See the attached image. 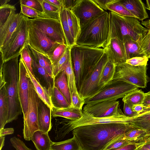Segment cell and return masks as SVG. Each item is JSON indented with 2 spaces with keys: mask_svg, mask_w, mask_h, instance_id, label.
<instances>
[{
  "mask_svg": "<svg viewBox=\"0 0 150 150\" xmlns=\"http://www.w3.org/2000/svg\"><path fill=\"white\" fill-rule=\"evenodd\" d=\"M95 67L88 78L81 84L79 93L84 100L98 93V85L103 68L108 60L106 49Z\"/></svg>",
  "mask_w": 150,
  "mask_h": 150,
  "instance_id": "obj_9",
  "label": "cell"
},
{
  "mask_svg": "<svg viewBox=\"0 0 150 150\" xmlns=\"http://www.w3.org/2000/svg\"><path fill=\"white\" fill-rule=\"evenodd\" d=\"M125 136L128 139L138 143L150 137V134L145 130L134 128L126 132Z\"/></svg>",
  "mask_w": 150,
  "mask_h": 150,
  "instance_id": "obj_37",
  "label": "cell"
},
{
  "mask_svg": "<svg viewBox=\"0 0 150 150\" xmlns=\"http://www.w3.org/2000/svg\"><path fill=\"white\" fill-rule=\"evenodd\" d=\"M140 45L145 56L150 59V34L147 33L140 42Z\"/></svg>",
  "mask_w": 150,
  "mask_h": 150,
  "instance_id": "obj_48",
  "label": "cell"
},
{
  "mask_svg": "<svg viewBox=\"0 0 150 150\" xmlns=\"http://www.w3.org/2000/svg\"><path fill=\"white\" fill-rule=\"evenodd\" d=\"M52 110L41 100L38 107V120L40 130L48 133L52 129Z\"/></svg>",
  "mask_w": 150,
  "mask_h": 150,
  "instance_id": "obj_22",
  "label": "cell"
},
{
  "mask_svg": "<svg viewBox=\"0 0 150 150\" xmlns=\"http://www.w3.org/2000/svg\"><path fill=\"white\" fill-rule=\"evenodd\" d=\"M63 8L71 10L76 4L79 0H62Z\"/></svg>",
  "mask_w": 150,
  "mask_h": 150,
  "instance_id": "obj_54",
  "label": "cell"
},
{
  "mask_svg": "<svg viewBox=\"0 0 150 150\" xmlns=\"http://www.w3.org/2000/svg\"><path fill=\"white\" fill-rule=\"evenodd\" d=\"M18 56L0 64V75L5 81L8 103L7 123L17 119L21 114L22 109L18 93L19 76Z\"/></svg>",
  "mask_w": 150,
  "mask_h": 150,
  "instance_id": "obj_3",
  "label": "cell"
},
{
  "mask_svg": "<svg viewBox=\"0 0 150 150\" xmlns=\"http://www.w3.org/2000/svg\"><path fill=\"white\" fill-rule=\"evenodd\" d=\"M144 96L145 93L138 88L126 94L123 98L122 101L132 108L136 105L143 104Z\"/></svg>",
  "mask_w": 150,
  "mask_h": 150,
  "instance_id": "obj_34",
  "label": "cell"
},
{
  "mask_svg": "<svg viewBox=\"0 0 150 150\" xmlns=\"http://www.w3.org/2000/svg\"><path fill=\"white\" fill-rule=\"evenodd\" d=\"M43 7L44 13L50 18L60 21L59 13L61 9L46 2L40 0Z\"/></svg>",
  "mask_w": 150,
  "mask_h": 150,
  "instance_id": "obj_39",
  "label": "cell"
},
{
  "mask_svg": "<svg viewBox=\"0 0 150 150\" xmlns=\"http://www.w3.org/2000/svg\"><path fill=\"white\" fill-rule=\"evenodd\" d=\"M20 57L31 74L35 77L32 67L33 61L31 52L28 44L21 50V52Z\"/></svg>",
  "mask_w": 150,
  "mask_h": 150,
  "instance_id": "obj_44",
  "label": "cell"
},
{
  "mask_svg": "<svg viewBox=\"0 0 150 150\" xmlns=\"http://www.w3.org/2000/svg\"><path fill=\"white\" fill-rule=\"evenodd\" d=\"M118 1V0H117L115 2L108 4L107 5V10L121 16L136 18L124 6L119 3Z\"/></svg>",
  "mask_w": 150,
  "mask_h": 150,
  "instance_id": "obj_40",
  "label": "cell"
},
{
  "mask_svg": "<svg viewBox=\"0 0 150 150\" xmlns=\"http://www.w3.org/2000/svg\"><path fill=\"white\" fill-rule=\"evenodd\" d=\"M149 59L146 56L138 57L127 59L126 62L131 65L137 66L147 65Z\"/></svg>",
  "mask_w": 150,
  "mask_h": 150,
  "instance_id": "obj_49",
  "label": "cell"
},
{
  "mask_svg": "<svg viewBox=\"0 0 150 150\" xmlns=\"http://www.w3.org/2000/svg\"><path fill=\"white\" fill-rule=\"evenodd\" d=\"M142 146L149 150H150V137L144 140V143Z\"/></svg>",
  "mask_w": 150,
  "mask_h": 150,
  "instance_id": "obj_60",
  "label": "cell"
},
{
  "mask_svg": "<svg viewBox=\"0 0 150 150\" xmlns=\"http://www.w3.org/2000/svg\"><path fill=\"white\" fill-rule=\"evenodd\" d=\"M67 21L72 36L76 41L80 32L81 26L79 21L71 10L66 9Z\"/></svg>",
  "mask_w": 150,
  "mask_h": 150,
  "instance_id": "obj_33",
  "label": "cell"
},
{
  "mask_svg": "<svg viewBox=\"0 0 150 150\" xmlns=\"http://www.w3.org/2000/svg\"><path fill=\"white\" fill-rule=\"evenodd\" d=\"M84 112L96 117L112 116L122 112L118 101L109 100L91 104H87L83 108Z\"/></svg>",
  "mask_w": 150,
  "mask_h": 150,
  "instance_id": "obj_12",
  "label": "cell"
},
{
  "mask_svg": "<svg viewBox=\"0 0 150 150\" xmlns=\"http://www.w3.org/2000/svg\"><path fill=\"white\" fill-rule=\"evenodd\" d=\"M80 46L82 52L83 64L81 85L94 70L103 55L104 49L102 48H95L88 46Z\"/></svg>",
  "mask_w": 150,
  "mask_h": 150,
  "instance_id": "obj_15",
  "label": "cell"
},
{
  "mask_svg": "<svg viewBox=\"0 0 150 150\" xmlns=\"http://www.w3.org/2000/svg\"></svg>",
  "mask_w": 150,
  "mask_h": 150,
  "instance_id": "obj_64",
  "label": "cell"
},
{
  "mask_svg": "<svg viewBox=\"0 0 150 150\" xmlns=\"http://www.w3.org/2000/svg\"><path fill=\"white\" fill-rule=\"evenodd\" d=\"M31 52L33 61L32 67L35 77L41 85L48 89L51 93L54 86V79L45 69L38 63L31 51Z\"/></svg>",
  "mask_w": 150,
  "mask_h": 150,
  "instance_id": "obj_21",
  "label": "cell"
},
{
  "mask_svg": "<svg viewBox=\"0 0 150 150\" xmlns=\"http://www.w3.org/2000/svg\"><path fill=\"white\" fill-rule=\"evenodd\" d=\"M10 141L12 146L16 150H32L27 147L22 140L16 137L11 138Z\"/></svg>",
  "mask_w": 150,
  "mask_h": 150,
  "instance_id": "obj_50",
  "label": "cell"
},
{
  "mask_svg": "<svg viewBox=\"0 0 150 150\" xmlns=\"http://www.w3.org/2000/svg\"><path fill=\"white\" fill-rule=\"evenodd\" d=\"M93 1L100 8L105 11L107 10V5L108 4L115 2L117 0H93Z\"/></svg>",
  "mask_w": 150,
  "mask_h": 150,
  "instance_id": "obj_53",
  "label": "cell"
},
{
  "mask_svg": "<svg viewBox=\"0 0 150 150\" xmlns=\"http://www.w3.org/2000/svg\"><path fill=\"white\" fill-rule=\"evenodd\" d=\"M25 66L28 76L39 97L48 107L52 110L53 106L51 100V92L48 89L41 84L31 74L26 65Z\"/></svg>",
  "mask_w": 150,
  "mask_h": 150,
  "instance_id": "obj_23",
  "label": "cell"
},
{
  "mask_svg": "<svg viewBox=\"0 0 150 150\" xmlns=\"http://www.w3.org/2000/svg\"><path fill=\"white\" fill-rule=\"evenodd\" d=\"M139 20L142 21L149 18L144 4L141 0H118Z\"/></svg>",
  "mask_w": 150,
  "mask_h": 150,
  "instance_id": "obj_20",
  "label": "cell"
},
{
  "mask_svg": "<svg viewBox=\"0 0 150 150\" xmlns=\"http://www.w3.org/2000/svg\"><path fill=\"white\" fill-rule=\"evenodd\" d=\"M82 110L71 108H57L53 107L52 115L53 117H63L71 120H77L82 117Z\"/></svg>",
  "mask_w": 150,
  "mask_h": 150,
  "instance_id": "obj_24",
  "label": "cell"
},
{
  "mask_svg": "<svg viewBox=\"0 0 150 150\" xmlns=\"http://www.w3.org/2000/svg\"><path fill=\"white\" fill-rule=\"evenodd\" d=\"M124 122L135 128L145 130L150 134V107L144 106L143 111L134 117L125 115Z\"/></svg>",
  "mask_w": 150,
  "mask_h": 150,
  "instance_id": "obj_19",
  "label": "cell"
},
{
  "mask_svg": "<svg viewBox=\"0 0 150 150\" xmlns=\"http://www.w3.org/2000/svg\"><path fill=\"white\" fill-rule=\"evenodd\" d=\"M109 14L110 39L117 38L124 43L132 40L139 44L148 32L136 18L121 16L111 11Z\"/></svg>",
  "mask_w": 150,
  "mask_h": 150,
  "instance_id": "obj_4",
  "label": "cell"
},
{
  "mask_svg": "<svg viewBox=\"0 0 150 150\" xmlns=\"http://www.w3.org/2000/svg\"><path fill=\"white\" fill-rule=\"evenodd\" d=\"M50 150H82L76 137H73L64 141L52 142Z\"/></svg>",
  "mask_w": 150,
  "mask_h": 150,
  "instance_id": "obj_30",
  "label": "cell"
},
{
  "mask_svg": "<svg viewBox=\"0 0 150 150\" xmlns=\"http://www.w3.org/2000/svg\"><path fill=\"white\" fill-rule=\"evenodd\" d=\"M24 16L20 13H15L11 15L0 28V51L7 44Z\"/></svg>",
  "mask_w": 150,
  "mask_h": 150,
  "instance_id": "obj_17",
  "label": "cell"
},
{
  "mask_svg": "<svg viewBox=\"0 0 150 150\" xmlns=\"http://www.w3.org/2000/svg\"><path fill=\"white\" fill-rule=\"evenodd\" d=\"M14 129L13 128H4L0 129V136H5L6 135L13 133Z\"/></svg>",
  "mask_w": 150,
  "mask_h": 150,
  "instance_id": "obj_55",
  "label": "cell"
},
{
  "mask_svg": "<svg viewBox=\"0 0 150 150\" xmlns=\"http://www.w3.org/2000/svg\"><path fill=\"white\" fill-rule=\"evenodd\" d=\"M71 47H68L61 58L52 66V72L54 79L63 70L70 57Z\"/></svg>",
  "mask_w": 150,
  "mask_h": 150,
  "instance_id": "obj_38",
  "label": "cell"
},
{
  "mask_svg": "<svg viewBox=\"0 0 150 150\" xmlns=\"http://www.w3.org/2000/svg\"><path fill=\"white\" fill-rule=\"evenodd\" d=\"M105 48L109 60L115 64L126 62L127 59L124 43L118 38H110Z\"/></svg>",
  "mask_w": 150,
  "mask_h": 150,
  "instance_id": "obj_16",
  "label": "cell"
},
{
  "mask_svg": "<svg viewBox=\"0 0 150 150\" xmlns=\"http://www.w3.org/2000/svg\"><path fill=\"white\" fill-rule=\"evenodd\" d=\"M68 47L66 44H59L48 56L51 61L52 66L63 56Z\"/></svg>",
  "mask_w": 150,
  "mask_h": 150,
  "instance_id": "obj_43",
  "label": "cell"
},
{
  "mask_svg": "<svg viewBox=\"0 0 150 150\" xmlns=\"http://www.w3.org/2000/svg\"><path fill=\"white\" fill-rule=\"evenodd\" d=\"M147 65L135 66L126 62L116 64L113 80L121 81L142 88H145L148 82Z\"/></svg>",
  "mask_w": 150,
  "mask_h": 150,
  "instance_id": "obj_6",
  "label": "cell"
},
{
  "mask_svg": "<svg viewBox=\"0 0 150 150\" xmlns=\"http://www.w3.org/2000/svg\"><path fill=\"white\" fill-rule=\"evenodd\" d=\"M59 17L66 44L68 46L71 47L76 44V41L72 36L68 25L66 9L61 8L60 12Z\"/></svg>",
  "mask_w": 150,
  "mask_h": 150,
  "instance_id": "obj_29",
  "label": "cell"
},
{
  "mask_svg": "<svg viewBox=\"0 0 150 150\" xmlns=\"http://www.w3.org/2000/svg\"><path fill=\"white\" fill-rule=\"evenodd\" d=\"M124 45L127 60L135 57L146 56L137 42L129 40L126 42Z\"/></svg>",
  "mask_w": 150,
  "mask_h": 150,
  "instance_id": "obj_32",
  "label": "cell"
},
{
  "mask_svg": "<svg viewBox=\"0 0 150 150\" xmlns=\"http://www.w3.org/2000/svg\"><path fill=\"white\" fill-rule=\"evenodd\" d=\"M54 86L63 94L70 105L71 95L68 87L66 75L64 70L55 78Z\"/></svg>",
  "mask_w": 150,
  "mask_h": 150,
  "instance_id": "obj_27",
  "label": "cell"
},
{
  "mask_svg": "<svg viewBox=\"0 0 150 150\" xmlns=\"http://www.w3.org/2000/svg\"><path fill=\"white\" fill-rule=\"evenodd\" d=\"M141 23L148 30V33L150 34V19L142 21Z\"/></svg>",
  "mask_w": 150,
  "mask_h": 150,
  "instance_id": "obj_59",
  "label": "cell"
},
{
  "mask_svg": "<svg viewBox=\"0 0 150 150\" xmlns=\"http://www.w3.org/2000/svg\"><path fill=\"white\" fill-rule=\"evenodd\" d=\"M37 150H50L52 142L48 133L40 130L36 131L31 138Z\"/></svg>",
  "mask_w": 150,
  "mask_h": 150,
  "instance_id": "obj_25",
  "label": "cell"
},
{
  "mask_svg": "<svg viewBox=\"0 0 150 150\" xmlns=\"http://www.w3.org/2000/svg\"><path fill=\"white\" fill-rule=\"evenodd\" d=\"M28 23L27 44L35 50L48 56L59 44L49 38L40 29Z\"/></svg>",
  "mask_w": 150,
  "mask_h": 150,
  "instance_id": "obj_10",
  "label": "cell"
},
{
  "mask_svg": "<svg viewBox=\"0 0 150 150\" xmlns=\"http://www.w3.org/2000/svg\"><path fill=\"white\" fill-rule=\"evenodd\" d=\"M20 4H22L31 8L42 13L44 11L40 0H20Z\"/></svg>",
  "mask_w": 150,
  "mask_h": 150,
  "instance_id": "obj_47",
  "label": "cell"
},
{
  "mask_svg": "<svg viewBox=\"0 0 150 150\" xmlns=\"http://www.w3.org/2000/svg\"><path fill=\"white\" fill-rule=\"evenodd\" d=\"M8 103L5 86L0 88V129L7 123Z\"/></svg>",
  "mask_w": 150,
  "mask_h": 150,
  "instance_id": "obj_28",
  "label": "cell"
},
{
  "mask_svg": "<svg viewBox=\"0 0 150 150\" xmlns=\"http://www.w3.org/2000/svg\"><path fill=\"white\" fill-rule=\"evenodd\" d=\"M46 2L61 9L63 8L62 0H45Z\"/></svg>",
  "mask_w": 150,
  "mask_h": 150,
  "instance_id": "obj_56",
  "label": "cell"
},
{
  "mask_svg": "<svg viewBox=\"0 0 150 150\" xmlns=\"http://www.w3.org/2000/svg\"><path fill=\"white\" fill-rule=\"evenodd\" d=\"M138 88L125 82L112 80L95 96L85 99V104H93L109 100H116L119 98H123L126 94Z\"/></svg>",
  "mask_w": 150,
  "mask_h": 150,
  "instance_id": "obj_7",
  "label": "cell"
},
{
  "mask_svg": "<svg viewBox=\"0 0 150 150\" xmlns=\"http://www.w3.org/2000/svg\"><path fill=\"white\" fill-rule=\"evenodd\" d=\"M132 108L133 110L139 114L143 110L144 106L142 104H137L134 105Z\"/></svg>",
  "mask_w": 150,
  "mask_h": 150,
  "instance_id": "obj_58",
  "label": "cell"
},
{
  "mask_svg": "<svg viewBox=\"0 0 150 150\" xmlns=\"http://www.w3.org/2000/svg\"><path fill=\"white\" fill-rule=\"evenodd\" d=\"M10 1V0H0V6L8 4V3Z\"/></svg>",
  "mask_w": 150,
  "mask_h": 150,
  "instance_id": "obj_62",
  "label": "cell"
},
{
  "mask_svg": "<svg viewBox=\"0 0 150 150\" xmlns=\"http://www.w3.org/2000/svg\"><path fill=\"white\" fill-rule=\"evenodd\" d=\"M28 18L24 16L7 44L0 51L4 63L20 55L21 50L27 44L29 28Z\"/></svg>",
  "mask_w": 150,
  "mask_h": 150,
  "instance_id": "obj_5",
  "label": "cell"
},
{
  "mask_svg": "<svg viewBox=\"0 0 150 150\" xmlns=\"http://www.w3.org/2000/svg\"><path fill=\"white\" fill-rule=\"evenodd\" d=\"M146 9L150 11V0H147L146 1Z\"/></svg>",
  "mask_w": 150,
  "mask_h": 150,
  "instance_id": "obj_63",
  "label": "cell"
},
{
  "mask_svg": "<svg viewBox=\"0 0 150 150\" xmlns=\"http://www.w3.org/2000/svg\"><path fill=\"white\" fill-rule=\"evenodd\" d=\"M123 110L125 116L129 117H134L139 114L132 109L126 103H124Z\"/></svg>",
  "mask_w": 150,
  "mask_h": 150,
  "instance_id": "obj_52",
  "label": "cell"
},
{
  "mask_svg": "<svg viewBox=\"0 0 150 150\" xmlns=\"http://www.w3.org/2000/svg\"><path fill=\"white\" fill-rule=\"evenodd\" d=\"M40 100L30 79L29 83L28 113L26 119L23 120V132L24 138L27 141L30 140L34 132L39 130L38 111Z\"/></svg>",
  "mask_w": 150,
  "mask_h": 150,
  "instance_id": "obj_8",
  "label": "cell"
},
{
  "mask_svg": "<svg viewBox=\"0 0 150 150\" xmlns=\"http://www.w3.org/2000/svg\"><path fill=\"white\" fill-rule=\"evenodd\" d=\"M29 23L42 30L52 40L61 44L66 43L64 36L59 20L50 18L30 19Z\"/></svg>",
  "mask_w": 150,
  "mask_h": 150,
  "instance_id": "obj_11",
  "label": "cell"
},
{
  "mask_svg": "<svg viewBox=\"0 0 150 150\" xmlns=\"http://www.w3.org/2000/svg\"><path fill=\"white\" fill-rule=\"evenodd\" d=\"M5 139V136H0V150H1L2 149L4 145Z\"/></svg>",
  "mask_w": 150,
  "mask_h": 150,
  "instance_id": "obj_61",
  "label": "cell"
},
{
  "mask_svg": "<svg viewBox=\"0 0 150 150\" xmlns=\"http://www.w3.org/2000/svg\"><path fill=\"white\" fill-rule=\"evenodd\" d=\"M19 66V76L18 86V93L24 120L26 119L28 113L29 83L30 79L25 65L21 57Z\"/></svg>",
  "mask_w": 150,
  "mask_h": 150,
  "instance_id": "obj_14",
  "label": "cell"
},
{
  "mask_svg": "<svg viewBox=\"0 0 150 150\" xmlns=\"http://www.w3.org/2000/svg\"><path fill=\"white\" fill-rule=\"evenodd\" d=\"M134 128L124 123L94 124L77 127L72 133L82 150H105L127 131Z\"/></svg>",
  "mask_w": 150,
  "mask_h": 150,
  "instance_id": "obj_1",
  "label": "cell"
},
{
  "mask_svg": "<svg viewBox=\"0 0 150 150\" xmlns=\"http://www.w3.org/2000/svg\"><path fill=\"white\" fill-rule=\"evenodd\" d=\"M144 140L139 142L131 143L116 149L108 150H137L144 143Z\"/></svg>",
  "mask_w": 150,
  "mask_h": 150,
  "instance_id": "obj_51",
  "label": "cell"
},
{
  "mask_svg": "<svg viewBox=\"0 0 150 150\" xmlns=\"http://www.w3.org/2000/svg\"><path fill=\"white\" fill-rule=\"evenodd\" d=\"M136 143L128 139L125 137L124 135V136L116 140L109 145L105 148V150L116 149L131 143Z\"/></svg>",
  "mask_w": 150,
  "mask_h": 150,
  "instance_id": "obj_46",
  "label": "cell"
},
{
  "mask_svg": "<svg viewBox=\"0 0 150 150\" xmlns=\"http://www.w3.org/2000/svg\"><path fill=\"white\" fill-rule=\"evenodd\" d=\"M143 105L145 107H150V91L147 93H145Z\"/></svg>",
  "mask_w": 150,
  "mask_h": 150,
  "instance_id": "obj_57",
  "label": "cell"
},
{
  "mask_svg": "<svg viewBox=\"0 0 150 150\" xmlns=\"http://www.w3.org/2000/svg\"><path fill=\"white\" fill-rule=\"evenodd\" d=\"M51 96L53 107L62 108L70 106L64 96L54 86L52 89Z\"/></svg>",
  "mask_w": 150,
  "mask_h": 150,
  "instance_id": "obj_36",
  "label": "cell"
},
{
  "mask_svg": "<svg viewBox=\"0 0 150 150\" xmlns=\"http://www.w3.org/2000/svg\"><path fill=\"white\" fill-rule=\"evenodd\" d=\"M20 6L21 9L19 13L28 17L33 18H50L45 13L40 12L27 6L22 4H20Z\"/></svg>",
  "mask_w": 150,
  "mask_h": 150,
  "instance_id": "obj_42",
  "label": "cell"
},
{
  "mask_svg": "<svg viewBox=\"0 0 150 150\" xmlns=\"http://www.w3.org/2000/svg\"><path fill=\"white\" fill-rule=\"evenodd\" d=\"M110 40L109 14L105 11L81 26L76 44L104 49Z\"/></svg>",
  "mask_w": 150,
  "mask_h": 150,
  "instance_id": "obj_2",
  "label": "cell"
},
{
  "mask_svg": "<svg viewBox=\"0 0 150 150\" xmlns=\"http://www.w3.org/2000/svg\"><path fill=\"white\" fill-rule=\"evenodd\" d=\"M35 59L38 63L45 69L54 79L52 72V66L51 61L48 57L35 50L28 44Z\"/></svg>",
  "mask_w": 150,
  "mask_h": 150,
  "instance_id": "obj_31",
  "label": "cell"
},
{
  "mask_svg": "<svg viewBox=\"0 0 150 150\" xmlns=\"http://www.w3.org/2000/svg\"><path fill=\"white\" fill-rule=\"evenodd\" d=\"M70 56L79 92L82 75L83 64L80 46L75 44L71 47Z\"/></svg>",
  "mask_w": 150,
  "mask_h": 150,
  "instance_id": "obj_18",
  "label": "cell"
},
{
  "mask_svg": "<svg viewBox=\"0 0 150 150\" xmlns=\"http://www.w3.org/2000/svg\"><path fill=\"white\" fill-rule=\"evenodd\" d=\"M63 70L64 71L66 75L68 87L71 95L74 92H78L77 88L75 76L73 68L71 56L69 60L63 68Z\"/></svg>",
  "mask_w": 150,
  "mask_h": 150,
  "instance_id": "obj_35",
  "label": "cell"
},
{
  "mask_svg": "<svg viewBox=\"0 0 150 150\" xmlns=\"http://www.w3.org/2000/svg\"><path fill=\"white\" fill-rule=\"evenodd\" d=\"M116 64L108 59L102 71L98 85V92L106 84L112 80Z\"/></svg>",
  "mask_w": 150,
  "mask_h": 150,
  "instance_id": "obj_26",
  "label": "cell"
},
{
  "mask_svg": "<svg viewBox=\"0 0 150 150\" xmlns=\"http://www.w3.org/2000/svg\"><path fill=\"white\" fill-rule=\"evenodd\" d=\"M16 10L14 6L8 4L0 6V28L4 24L11 15L15 13Z\"/></svg>",
  "mask_w": 150,
  "mask_h": 150,
  "instance_id": "obj_41",
  "label": "cell"
},
{
  "mask_svg": "<svg viewBox=\"0 0 150 150\" xmlns=\"http://www.w3.org/2000/svg\"><path fill=\"white\" fill-rule=\"evenodd\" d=\"M71 10L79 19L81 26L105 11L93 0H79Z\"/></svg>",
  "mask_w": 150,
  "mask_h": 150,
  "instance_id": "obj_13",
  "label": "cell"
},
{
  "mask_svg": "<svg viewBox=\"0 0 150 150\" xmlns=\"http://www.w3.org/2000/svg\"><path fill=\"white\" fill-rule=\"evenodd\" d=\"M71 95V103L70 107L82 110L84 100L80 96L78 92L72 93Z\"/></svg>",
  "mask_w": 150,
  "mask_h": 150,
  "instance_id": "obj_45",
  "label": "cell"
}]
</instances>
